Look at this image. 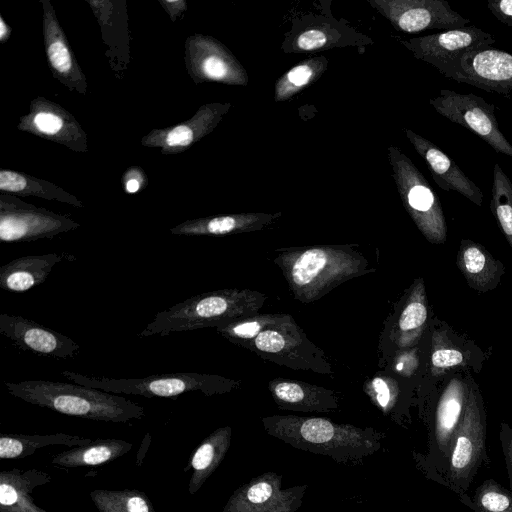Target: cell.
<instances>
[{
	"mask_svg": "<svg viewBox=\"0 0 512 512\" xmlns=\"http://www.w3.org/2000/svg\"><path fill=\"white\" fill-rule=\"evenodd\" d=\"M265 432L293 448L356 466L382 448L384 434L324 417L272 415L261 418Z\"/></svg>",
	"mask_w": 512,
	"mask_h": 512,
	"instance_id": "1",
	"label": "cell"
},
{
	"mask_svg": "<svg viewBox=\"0 0 512 512\" xmlns=\"http://www.w3.org/2000/svg\"><path fill=\"white\" fill-rule=\"evenodd\" d=\"M279 251L274 262L293 297L304 304L319 300L347 280L374 271L354 245H315Z\"/></svg>",
	"mask_w": 512,
	"mask_h": 512,
	"instance_id": "2",
	"label": "cell"
},
{
	"mask_svg": "<svg viewBox=\"0 0 512 512\" xmlns=\"http://www.w3.org/2000/svg\"><path fill=\"white\" fill-rule=\"evenodd\" d=\"M266 299L264 293L250 289L205 292L159 311L137 337L217 328L258 314Z\"/></svg>",
	"mask_w": 512,
	"mask_h": 512,
	"instance_id": "3",
	"label": "cell"
},
{
	"mask_svg": "<svg viewBox=\"0 0 512 512\" xmlns=\"http://www.w3.org/2000/svg\"><path fill=\"white\" fill-rule=\"evenodd\" d=\"M5 386L17 398L70 416L113 422L144 416V408L137 403L76 383L23 380L5 382Z\"/></svg>",
	"mask_w": 512,
	"mask_h": 512,
	"instance_id": "4",
	"label": "cell"
},
{
	"mask_svg": "<svg viewBox=\"0 0 512 512\" xmlns=\"http://www.w3.org/2000/svg\"><path fill=\"white\" fill-rule=\"evenodd\" d=\"M467 402L463 416L453 435L451 448L440 476L441 482L458 496L466 494L471 482L483 463H488L486 453L487 417L478 384L466 374Z\"/></svg>",
	"mask_w": 512,
	"mask_h": 512,
	"instance_id": "5",
	"label": "cell"
},
{
	"mask_svg": "<svg viewBox=\"0 0 512 512\" xmlns=\"http://www.w3.org/2000/svg\"><path fill=\"white\" fill-rule=\"evenodd\" d=\"M61 375L76 384L113 394L139 395L144 397L177 398L181 394L200 391L207 396L219 395L238 389L239 380L216 374L175 372L144 378H108L86 376L64 370Z\"/></svg>",
	"mask_w": 512,
	"mask_h": 512,
	"instance_id": "6",
	"label": "cell"
},
{
	"mask_svg": "<svg viewBox=\"0 0 512 512\" xmlns=\"http://www.w3.org/2000/svg\"><path fill=\"white\" fill-rule=\"evenodd\" d=\"M241 347L293 370L333 373L324 352L308 339L289 314H271L263 329Z\"/></svg>",
	"mask_w": 512,
	"mask_h": 512,
	"instance_id": "7",
	"label": "cell"
},
{
	"mask_svg": "<svg viewBox=\"0 0 512 512\" xmlns=\"http://www.w3.org/2000/svg\"><path fill=\"white\" fill-rule=\"evenodd\" d=\"M387 155L405 210L430 243H445L448 226L441 201L432 186L399 147L390 145Z\"/></svg>",
	"mask_w": 512,
	"mask_h": 512,
	"instance_id": "8",
	"label": "cell"
},
{
	"mask_svg": "<svg viewBox=\"0 0 512 512\" xmlns=\"http://www.w3.org/2000/svg\"><path fill=\"white\" fill-rule=\"evenodd\" d=\"M441 74L504 97L512 93V54L494 49H474L430 63Z\"/></svg>",
	"mask_w": 512,
	"mask_h": 512,
	"instance_id": "9",
	"label": "cell"
},
{
	"mask_svg": "<svg viewBox=\"0 0 512 512\" xmlns=\"http://www.w3.org/2000/svg\"><path fill=\"white\" fill-rule=\"evenodd\" d=\"M435 111L447 120L459 124L487 142L497 153L512 158V144L501 132L495 106L475 94H461L441 89L429 99Z\"/></svg>",
	"mask_w": 512,
	"mask_h": 512,
	"instance_id": "10",
	"label": "cell"
},
{
	"mask_svg": "<svg viewBox=\"0 0 512 512\" xmlns=\"http://www.w3.org/2000/svg\"><path fill=\"white\" fill-rule=\"evenodd\" d=\"M392 27L416 34L426 30H451L465 27L470 19L454 11L442 0H367Z\"/></svg>",
	"mask_w": 512,
	"mask_h": 512,
	"instance_id": "11",
	"label": "cell"
},
{
	"mask_svg": "<svg viewBox=\"0 0 512 512\" xmlns=\"http://www.w3.org/2000/svg\"><path fill=\"white\" fill-rule=\"evenodd\" d=\"M372 43V38L332 16L305 15L293 22L281 50L286 54L310 53L333 48H362Z\"/></svg>",
	"mask_w": 512,
	"mask_h": 512,
	"instance_id": "12",
	"label": "cell"
},
{
	"mask_svg": "<svg viewBox=\"0 0 512 512\" xmlns=\"http://www.w3.org/2000/svg\"><path fill=\"white\" fill-rule=\"evenodd\" d=\"M307 485L284 488L282 476L264 472L237 488L223 512H296Z\"/></svg>",
	"mask_w": 512,
	"mask_h": 512,
	"instance_id": "13",
	"label": "cell"
},
{
	"mask_svg": "<svg viewBox=\"0 0 512 512\" xmlns=\"http://www.w3.org/2000/svg\"><path fill=\"white\" fill-rule=\"evenodd\" d=\"M0 334L17 348L39 356L70 359L80 352L73 339L20 315L1 313Z\"/></svg>",
	"mask_w": 512,
	"mask_h": 512,
	"instance_id": "14",
	"label": "cell"
},
{
	"mask_svg": "<svg viewBox=\"0 0 512 512\" xmlns=\"http://www.w3.org/2000/svg\"><path fill=\"white\" fill-rule=\"evenodd\" d=\"M467 395L466 379L459 376H454L443 390L435 411L429 453L423 457L424 467L429 464L442 473L453 435L465 410Z\"/></svg>",
	"mask_w": 512,
	"mask_h": 512,
	"instance_id": "15",
	"label": "cell"
},
{
	"mask_svg": "<svg viewBox=\"0 0 512 512\" xmlns=\"http://www.w3.org/2000/svg\"><path fill=\"white\" fill-rule=\"evenodd\" d=\"M493 36L475 25L445 30L400 43L419 60L431 63L452 57L460 52L488 48L495 43Z\"/></svg>",
	"mask_w": 512,
	"mask_h": 512,
	"instance_id": "16",
	"label": "cell"
},
{
	"mask_svg": "<svg viewBox=\"0 0 512 512\" xmlns=\"http://www.w3.org/2000/svg\"><path fill=\"white\" fill-rule=\"evenodd\" d=\"M405 135L428 166L435 183L444 191L458 192L477 206H482L481 189L448 155L425 137L405 128Z\"/></svg>",
	"mask_w": 512,
	"mask_h": 512,
	"instance_id": "17",
	"label": "cell"
},
{
	"mask_svg": "<svg viewBox=\"0 0 512 512\" xmlns=\"http://www.w3.org/2000/svg\"><path fill=\"white\" fill-rule=\"evenodd\" d=\"M268 389L276 405L296 412H331L339 409L340 398L331 389L303 381L275 378Z\"/></svg>",
	"mask_w": 512,
	"mask_h": 512,
	"instance_id": "18",
	"label": "cell"
},
{
	"mask_svg": "<svg viewBox=\"0 0 512 512\" xmlns=\"http://www.w3.org/2000/svg\"><path fill=\"white\" fill-rule=\"evenodd\" d=\"M456 265L468 286L478 293L494 290L505 274V266L500 260L483 245L469 239L461 240Z\"/></svg>",
	"mask_w": 512,
	"mask_h": 512,
	"instance_id": "19",
	"label": "cell"
},
{
	"mask_svg": "<svg viewBox=\"0 0 512 512\" xmlns=\"http://www.w3.org/2000/svg\"><path fill=\"white\" fill-rule=\"evenodd\" d=\"M66 252L24 256L0 267V288L23 293L46 281L54 266L62 261H73Z\"/></svg>",
	"mask_w": 512,
	"mask_h": 512,
	"instance_id": "20",
	"label": "cell"
},
{
	"mask_svg": "<svg viewBox=\"0 0 512 512\" xmlns=\"http://www.w3.org/2000/svg\"><path fill=\"white\" fill-rule=\"evenodd\" d=\"M282 216L281 212H250L216 216L185 224L172 230L173 234L225 236L262 230Z\"/></svg>",
	"mask_w": 512,
	"mask_h": 512,
	"instance_id": "21",
	"label": "cell"
},
{
	"mask_svg": "<svg viewBox=\"0 0 512 512\" xmlns=\"http://www.w3.org/2000/svg\"><path fill=\"white\" fill-rule=\"evenodd\" d=\"M428 316L427 299L423 278L412 285L393 330V339L399 348H407L417 342Z\"/></svg>",
	"mask_w": 512,
	"mask_h": 512,
	"instance_id": "22",
	"label": "cell"
},
{
	"mask_svg": "<svg viewBox=\"0 0 512 512\" xmlns=\"http://www.w3.org/2000/svg\"><path fill=\"white\" fill-rule=\"evenodd\" d=\"M63 227L66 225L39 215L6 213L0 218V239L2 242L30 241L54 236Z\"/></svg>",
	"mask_w": 512,
	"mask_h": 512,
	"instance_id": "23",
	"label": "cell"
},
{
	"mask_svg": "<svg viewBox=\"0 0 512 512\" xmlns=\"http://www.w3.org/2000/svg\"><path fill=\"white\" fill-rule=\"evenodd\" d=\"M324 56L307 58L286 71L275 83L274 100L283 102L315 83L327 70Z\"/></svg>",
	"mask_w": 512,
	"mask_h": 512,
	"instance_id": "24",
	"label": "cell"
},
{
	"mask_svg": "<svg viewBox=\"0 0 512 512\" xmlns=\"http://www.w3.org/2000/svg\"><path fill=\"white\" fill-rule=\"evenodd\" d=\"M230 442L231 428L226 426L214 431L198 447L191 463L195 471L194 477L191 479L193 480V492L220 464L229 449Z\"/></svg>",
	"mask_w": 512,
	"mask_h": 512,
	"instance_id": "25",
	"label": "cell"
},
{
	"mask_svg": "<svg viewBox=\"0 0 512 512\" xmlns=\"http://www.w3.org/2000/svg\"><path fill=\"white\" fill-rule=\"evenodd\" d=\"M490 209L512 249V182L498 163L493 168Z\"/></svg>",
	"mask_w": 512,
	"mask_h": 512,
	"instance_id": "26",
	"label": "cell"
},
{
	"mask_svg": "<svg viewBox=\"0 0 512 512\" xmlns=\"http://www.w3.org/2000/svg\"><path fill=\"white\" fill-rule=\"evenodd\" d=\"M459 499L475 512H512V492L493 479L485 480L472 497L463 494Z\"/></svg>",
	"mask_w": 512,
	"mask_h": 512,
	"instance_id": "27",
	"label": "cell"
},
{
	"mask_svg": "<svg viewBox=\"0 0 512 512\" xmlns=\"http://www.w3.org/2000/svg\"><path fill=\"white\" fill-rule=\"evenodd\" d=\"M121 444L114 440L99 441L94 446L58 455L54 462L66 466L102 464L123 452V448L127 449Z\"/></svg>",
	"mask_w": 512,
	"mask_h": 512,
	"instance_id": "28",
	"label": "cell"
},
{
	"mask_svg": "<svg viewBox=\"0 0 512 512\" xmlns=\"http://www.w3.org/2000/svg\"><path fill=\"white\" fill-rule=\"evenodd\" d=\"M465 355L457 348L434 346L431 353V371L440 374L455 366L464 365Z\"/></svg>",
	"mask_w": 512,
	"mask_h": 512,
	"instance_id": "29",
	"label": "cell"
},
{
	"mask_svg": "<svg viewBox=\"0 0 512 512\" xmlns=\"http://www.w3.org/2000/svg\"><path fill=\"white\" fill-rule=\"evenodd\" d=\"M396 388L395 385L389 384L385 379L375 378L368 393L379 409L384 413H389L396 404Z\"/></svg>",
	"mask_w": 512,
	"mask_h": 512,
	"instance_id": "30",
	"label": "cell"
},
{
	"mask_svg": "<svg viewBox=\"0 0 512 512\" xmlns=\"http://www.w3.org/2000/svg\"><path fill=\"white\" fill-rule=\"evenodd\" d=\"M52 66L59 72H67L71 68L70 54L62 42H54L48 49Z\"/></svg>",
	"mask_w": 512,
	"mask_h": 512,
	"instance_id": "31",
	"label": "cell"
},
{
	"mask_svg": "<svg viewBox=\"0 0 512 512\" xmlns=\"http://www.w3.org/2000/svg\"><path fill=\"white\" fill-rule=\"evenodd\" d=\"M499 438L509 478V490L512 492V428L505 422L500 424Z\"/></svg>",
	"mask_w": 512,
	"mask_h": 512,
	"instance_id": "32",
	"label": "cell"
},
{
	"mask_svg": "<svg viewBox=\"0 0 512 512\" xmlns=\"http://www.w3.org/2000/svg\"><path fill=\"white\" fill-rule=\"evenodd\" d=\"M487 7L498 21L512 26V0L489 1Z\"/></svg>",
	"mask_w": 512,
	"mask_h": 512,
	"instance_id": "33",
	"label": "cell"
},
{
	"mask_svg": "<svg viewBox=\"0 0 512 512\" xmlns=\"http://www.w3.org/2000/svg\"><path fill=\"white\" fill-rule=\"evenodd\" d=\"M24 445L20 438L2 436L0 438V457L2 459L16 458L22 454Z\"/></svg>",
	"mask_w": 512,
	"mask_h": 512,
	"instance_id": "34",
	"label": "cell"
},
{
	"mask_svg": "<svg viewBox=\"0 0 512 512\" xmlns=\"http://www.w3.org/2000/svg\"><path fill=\"white\" fill-rule=\"evenodd\" d=\"M34 122L40 131L48 134H54L62 127V120L58 116L50 113L37 114Z\"/></svg>",
	"mask_w": 512,
	"mask_h": 512,
	"instance_id": "35",
	"label": "cell"
},
{
	"mask_svg": "<svg viewBox=\"0 0 512 512\" xmlns=\"http://www.w3.org/2000/svg\"><path fill=\"white\" fill-rule=\"evenodd\" d=\"M26 187V180L20 174L11 171L0 172V188L11 192H18Z\"/></svg>",
	"mask_w": 512,
	"mask_h": 512,
	"instance_id": "36",
	"label": "cell"
},
{
	"mask_svg": "<svg viewBox=\"0 0 512 512\" xmlns=\"http://www.w3.org/2000/svg\"><path fill=\"white\" fill-rule=\"evenodd\" d=\"M193 140V132L187 126H178L167 135V143L170 146H186Z\"/></svg>",
	"mask_w": 512,
	"mask_h": 512,
	"instance_id": "37",
	"label": "cell"
},
{
	"mask_svg": "<svg viewBox=\"0 0 512 512\" xmlns=\"http://www.w3.org/2000/svg\"><path fill=\"white\" fill-rule=\"evenodd\" d=\"M18 492L15 488L4 482L0 485V503L2 507H10L18 502Z\"/></svg>",
	"mask_w": 512,
	"mask_h": 512,
	"instance_id": "38",
	"label": "cell"
},
{
	"mask_svg": "<svg viewBox=\"0 0 512 512\" xmlns=\"http://www.w3.org/2000/svg\"><path fill=\"white\" fill-rule=\"evenodd\" d=\"M127 509L129 512H149L146 501L139 496H133L128 500Z\"/></svg>",
	"mask_w": 512,
	"mask_h": 512,
	"instance_id": "39",
	"label": "cell"
},
{
	"mask_svg": "<svg viewBox=\"0 0 512 512\" xmlns=\"http://www.w3.org/2000/svg\"><path fill=\"white\" fill-rule=\"evenodd\" d=\"M126 189L130 193H134L139 189V182L135 179H131L126 184Z\"/></svg>",
	"mask_w": 512,
	"mask_h": 512,
	"instance_id": "40",
	"label": "cell"
},
{
	"mask_svg": "<svg viewBox=\"0 0 512 512\" xmlns=\"http://www.w3.org/2000/svg\"><path fill=\"white\" fill-rule=\"evenodd\" d=\"M0 27V37L3 38L6 33V28L2 20L0 21Z\"/></svg>",
	"mask_w": 512,
	"mask_h": 512,
	"instance_id": "41",
	"label": "cell"
}]
</instances>
